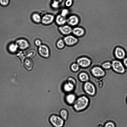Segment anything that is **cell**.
<instances>
[{
	"mask_svg": "<svg viewBox=\"0 0 127 127\" xmlns=\"http://www.w3.org/2000/svg\"><path fill=\"white\" fill-rule=\"evenodd\" d=\"M89 99L86 96L83 95L79 97L73 104V108L76 111H79L85 108L89 103Z\"/></svg>",
	"mask_w": 127,
	"mask_h": 127,
	"instance_id": "obj_1",
	"label": "cell"
},
{
	"mask_svg": "<svg viewBox=\"0 0 127 127\" xmlns=\"http://www.w3.org/2000/svg\"><path fill=\"white\" fill-rule=\"evenodd\" d=\"M112 70L115 72L120 74L124 73L125 68L124 65L120 61L114 59L111 62Z\"/></svg>",
	"mask_w": 127,
	"mask_h": 127,
	"instance_id": "obj_2",
	"label": "cell"
},
{
	"mask_svg": "<svg viewBox=\"0 0 127 127\" xmlns=\"http://www.w3.org/2000/svg\"><path fill=\"white\" fill-rule=\"evenodd\" d=\"M49 121L54 127H63L64 125V120L60 116L52 115L50 117Z\"/></svg>",
	"mask_w": 127,
	"mask_h": 127,
	"instance_id": "obj_3",
	"label": "cell"
},
{
	"mask_svg": "<svg viewBox=\"0 0 127 127\" xmlns=\"http://www.w3.org/2000/svg\"><path fill=\"white\" fill-rule=\"evenodd\" d=\"M83 88L85 92L89 95L93 96L96 93L95 87L90 82L87 81L85 82L83 85Z\"/></svg>",
	"mask_w": 127,
	"mask_h": 127,
	"instance_id": "obj_4",
	"label": "cell"
},
{
	"mask_svg": "<svg viewBox=\"0 0 127 127\" xmlns=\"http://www.w3.org/2000/svg\"><path fill=\"white\" fill-rule=\"evenodd\" d=\"M91 72L92 75L95 77L101 78L105 75L106 72L102 67L99 66H95L91 69Z\"/></svg>",
	"mask_w": 127,
	"mask_h": 127,
	"instance_id": "obj_5",
	"label": "cell"
},
{
	"mask_svg": "<svg viewBox=\"0 0 127 127\" xmlns=\"http://www.w3.org/2000/svg\"><path fill=\"white\" fill-rule=\"evenodd\" d=\"M63 39L65 44L69 46L76 44L79 41L78 38L70 34L65 36Z\"/></svg>",
	"mask_w": 127,
	"mask_h": 127,
	"instance_id": "obj_6",
	"label": "cell"
},
{
	"mask_svg": "<svg viewBox=\"0 0 127 127\" xmlns=\"http://www.w3.org/2000/svg\"><path fill=\"white\" fill-rule=\"evenodd\" d=\"M92 61L89 58L86 57H83L78 58L77 60V63L80 66L86 68L92 64Z\"/></svg>",
	"mask_w": 127,
	"mask_h": 127,
	"instance_id": "obj_7",
	"label": "cell"
},
{
	"mask_svg": "<svg viewBox=\"0 0 127 127\" xmlns=\"http://www.w3.org/2000/svg\"><path fill=\"white\" fill-rule=\"evenodd\" d=\"M15 42L18 45V48L21 50H26L28 49L30 46L29 41L24 38L19 39Z\"/></svg>",
	"mask_w": 127,
	"mask_h": 127,
	"instance_id": "obj_8",
	"label": "cell"
},
{
	"mask_svg": "<svg viewBox=\"0 0 127 127\" xmlns=\"http://www.w3.org/2000/svg\"><path fill=\"white\" fill-rule=\"evenodd\" d=\"M38 51L39 55L44 58H48L50 55V52L48 47L45 45L41 44L38 47Z\"/></svg>",
	"mask_w": 127,
	"mask_h": 127,
	"instance_id": "obj_9",
	"label": "cell"
},
{
	"mask_svg": "<svg viewBox=\"0 0 127 127\" xmlns=\"http://www.w3.org/2000/svg\"><path fill=\"white\" fill-rule=\"evenodd\" d=\"M80 20L79 18L77 15H72L66 18V23L71 27L75 26L78 24Z\"/></svg>",
	"mask_w": 127,
	"mask_h": 127,
	"instance_id": "obj_10",
	"label": "cell"
},
{
	"mask_svg": "<svg viewBox=\"0 0 127 127\" xmlns=\"http://www.w3.org/2000/svg\"><path fill=\"white\" fill-rule=\"evenodd\" d=\"M114 54L116 58L120 60L124 59L126 52L124 49L121 47L117 46L114 49Z\"/></svg>",
	"mask_w": 127,
	"mask_h": 127,
	"instance_id": "obj_11",
	"label": "cell"
},
{
	"mask_svg": "<svg viewBox=\"0 0 127 127\" xmlns=\"http://www.w3.org/2000/svg\"><path fill=\"white\" fill-rule=\"evenodd\" d=\"M55 19L54 16L51 14L44 15L41 18V22L44 25H47L52 23Z\"/></svg>",
	"mask_w": 127,
	"mask_h": 127,
	"instance_id": "obj_12",
	"label": "cell"
},
{
	"mask_svg": "<svg viewBox=\"0 0 127 127\" xmlns=\"http://www.w3.org/2000/svg\"><path fill=\"white\" fill-rule=\"evenodd\" d=\"M58 30L62 34L66 36L72 33V28L68 25L65 24L59 26Z\"/></svg>",
	"mask_w": 127,
	"mask_h": 127,
	"instance_id": "obj_13",
	"label": "cell"
},
{
	"mask_svg": "<svg viewBox=\"0 0 127 127\" xmlns=\"http://www.w3.org/2000/svg\"><path fill=\"white\" fill-rule=\"evenodd\" d=\"M72 33L76 37H80L83 36L85 33V31L82 27H75L72 29Z\"/></svg>",
	"mask_w": 127,
	"mask_h": 127,
	"instance_id": "obj_14",
	"label": "cell"
},
{
	"mask_svg": "<svg viewBox=\"0 0 127 127\" xmlns=\"http://www.w3.org/2000/svg\"><path fill=\"white\" fill-rule=\"evenodd\" d=\"M55 20L56 24L59 26L64 25L66 23V18L60 14L56 16L55 18Z\"/></svg>",
	"mask_w": 127,
	"mask_h": 127,
	"instance_id": "obj_15",
	"label": "cell"
},
{
	"mask_svg": "<svg viewBox=\"0 0 127 127\" xmlns=\"http://www.w3.org/2000/svg\"><path fill=\"white\" fill-rule=\"evenodd\" d=\"M65 100L68 104L71 105L73 104L76 100V96L74 94L69 93L66 96Z\"/></svg>",
	"mask_w": 127,
	"mask_h": 127,
	"instance_id": "obj_16",
	"label": "cell"
},
{
	"mask_svg": "<svg viewBox=\"0 0 127 127\" xmlns=\"http://www.w3.org/2000/svg\"><path fill=\"white\" fill-rule=\"evenodd\" d=\"M75 85L67 81L63 85L64 91L66 93H70L74 89Z\"/></svg>",
	"mask_w": 127,
	"mask_h": 127,
	"instance_id": "obj_17",
	"label": "cell"
},
{
	"mask_svg": "<svg viewBox=\"0 0 127 127\" xmlns=\"http://www.w3.org/2000/svg\"><path fill=\"white\" fill-rule=\"evenodd\" d=\"M78 78L80 81L84 82L88 81L89 79V75L85 72L80 73L78 75Z\"/></svg>",
	"mask_w": 127,
	"mask_h": 127,
	"instance_id": "obj_18",
	"label": "cell"
},
{
	"mask_svg": "<svg viewBox=\"0 0 127 127\" xmlns=\"http://www.w3.org/2000/svg\"><path fill=\"white\" fill-rule=\"evenodd\" d=\"M18 48V46L15 42L10 43L7 47L8 50L11 53L15 52Z\"/></svg>",
	"mask_w": 127,
	"mask_h": 127,
	"instance_id": "obj_19",
	"label": "cell"
},
{
	"mask_svg": "<svg viewBox=\"0 0 127 127\" xmlns=\"http://www.w3.org/2000/svg\"><path fill=\"white\" fill-rule=\"evenodd\" d=\"M31 18L32 21L35 23H39L41 22L42 17L37 13H33L31 15Z\"/></svg>",
	"mask_w": 127,
	"mask_h": 127,
	"instance_id": "obj_20",
	"label": "cell"
},
{
	"mask_svg": "<svg viewBox=\"0 0 127 127\" xmlns=\"http://www.w3.org/2000/svg\"><path fill=\"white\" fill-rule=\"evenodd\" d=\"M60 116L64 120H66L68 118V113L65 109H63L61 110L60 111Z\"/></svg>",
	"mask_w": 127,
	"mask_h": 127,
	"instance_id": "obj_21",
	"label": "cell"
},
{
	"mask_svg": "<svg viewBox=\"0 0 127 127\" xmlns=\"http://www.w3.org/2000/svg\"><path fill=\"white\" fill-rule=\"evenodd\" d=\"M101 67L106 70L110 69L112 68L111 63L109 61L105 62L101 65Z\"/></svg>",
	"mask_w": 127,
	"mask_h": 127,
	"instance_id": "obj_22",
	"label": "cell"
},
{
	"mask_svg": "<svg viewBox=\"0 0 127 127\" xmlns=\"http://www.w3.org/2000/svg\"><path fill=\"white\" fill-rule=\"evenodd\" d=\"M65 43L63 39H60L57 41L56 42V45L59 49H62L64 47Z\"/></svg>",
	"mask_w": 127,
	"mask_h": 127,
	"instance_id": "obj_23",
	"label": "cell"
},
{
	"mask_svg": "<svg viewBox=\"0 0 127 127\" xmlns=\"http://www.w3.org/2000/svg\"><path fill=\"white\" fill-rule=\"evenodd\" d=\"M24 64L26 68L28 70L30 69L32 66V62L29 60H26L25 61Z\"/></svg>",
	"mask_w": 127,
	"mask_h": 127,
	"instance_id": "obj_24",
	"label": "cell"
},
{
	"mask_svg": "<svg viewBox=\"0 0 127 127\" xmlns=\"http://www.w3.org/2000/svg\"><path fill=\"white\" fill-rule=\"evenodd\" d=\"M80 66L77 63H74L71 66L72 70L74 72L77 71L80 69Z\"/></svg>",
	"mask_w": 127,
	"mask_h": 127,
	"instance_id": "obj_25",
	"label": "cell"
},
{
	"mask_svg": "<svg viewBox=\"0 0 127 127\" xmlns=\"http://www.w3.org/2000/svg\"><path fill=\"white\" fill-rule=\"evenodd\" d=\"M60 3L56 1H53L51 4V6L55 9H58L60 6Z\"/></svg>",
	"mask_w": 127,
	"mask_h": 127,
	"instance_id": "obj_26",
	"label": "cell"
},
{
	"mask_svg": "<svg viewBox=\"0 0 127 127\" xmlns=\"http://www.w3.org/2000/svg\"><path fill=\"white\" fill-rule=\"evenodd\" d=\"M10 3V0H0V4L3 6H7Z\"/></svg>",
	"mask_w": 127,
	"mask_h": 127,
	"instance_id": "obj_27",
	"label": "cell"
},
{
	"mask_svg": "<svg viewBox=\"0 0 127 127\" xmlns=\"http://www.w3.org/2000/svg\"><path fill=\"white\" fill-rule=\"evenodd\" d=\"M69 13V11L66 8H64L62 9L60 14L62 16L66 17L68 15Z\"/></svg>",
	"mask_w": 127,
	"mask_h": 127,
	"instance_id": "obj_28",
	"label": "cell"
},
{
	"mask_svg": "<svg viewBox=\"0 0 127 127\" xmlns=\"http://www.w3.org/2000/svg\"><path fill=\"white\" fill-rule=\"evenodd\" d=\"M72 0H67L65 2V4L66 7H69L72 6Z\"/></svg>",
	"mask_w": 127,
	"mask_h": 127,
	"instance_id": "obj_29",
	"label": "cell"
},
{
	"mask_svg": "<svg viewBox=\"0 0 127 127\" xmlns=\"http://www.w3.org/2000/svg\"><path fill=\"white\" fill-rule=\"evenodd\" d=\"M70 82L75 85L76 84V82L74 79L71 77H69L67 79V81Z\"/></svg>",
	"mask_w": 127,
	"mask_h": 127,
	"instance_id": "obj_30",
	"label": "cell"
},
{
	"mask_svg": "<svg viewBox=\"0 0 127 127\" xmlns=\"http://www.w3.org/2000/svg\"><path fill=\"white\" fill-rule=\"evenodd\" d=\"M105 127H115L114 124L111 122L107 123L105 124Z\"/></svg>",
	"mask_w": 127,
	"mask_h": 127,
	"instance_id": "obj_31",
	"label": "cell"
},
{
	"mask_svg": "<svg viewBox=\"0 0 127 127\" xmlns=\"http://www.w3.org/2000/svg\"><path fill=\"white\" fill-rule=\"evenodd\" d=\"M34 43L36 46L38 47L42 44L41 41L39 39H36L34 41Z\"/></svg>",
	"mask_w": 127,
	"mask_h": 127,
	"instance_id": "obj_32",
	"label": "cell"
},
{
	"mask_svg": "<svg viewBox=\"0 0 127 127\" xmlns=\"http://www.w3.org/2000/svg\"><path fill=\"white\" fill-rule=\"evenodd\" d=\"M123 63L124 65L127 67V58L124 59Z\"/></svg>",
	"mask_w": 127,
	"mask_h": 127,
	"instance_id": "obj_33",
	"label": "cell"
},
{
	"mask_svg": "<svg viewBox=\"0 0 127 127\" xmlns=\"http://www.w3.org/2000/svg\"><path fill=\"white\" fill-rule=\"evenodd\" d=\"M53 1H58L60 3L63 0H53Z\"/></svg>",
	"mask_w": 127,
	"mask_h": 127,
	"instance_id": "obj_34",
	"label": "cell"
},
{
	"mask_svg": "<svg viewBox=\"0 0 127 127\" xmlns=\"http://www.w3.org/2000/svg\"><path fill=\"white\" fill-rule=\"evenodd\" d=\"M119 15H120V13H119Z\"/></svg>",
	"mask_w": 127,
	"mask_h": 127,
	"instance_id": "obj_35",
	"label": "cell"
},
{
	"mask_svg": "<svg viewBox=\"0 0 127 127\" xmlns=\"http://www.w3.org/2000/svg\"></svg>",
	"mask_w": 127,
	"mask_h": 127,
	"instance_id": "obj_36",
	"label": "cell"
}]
</instances>
